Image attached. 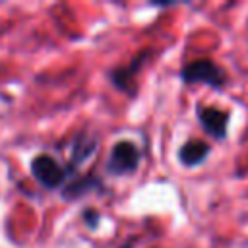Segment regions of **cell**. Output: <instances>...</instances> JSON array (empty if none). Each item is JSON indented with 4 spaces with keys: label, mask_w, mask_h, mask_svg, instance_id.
Listing matches in <instances>:
<instances>
[{
    "label": "cell",
    "mask_w": 248,
    "mask_h": 248,
    "mask_svg": "<svg viewBox=\"0 0 248 248\" xmlns=\"http://www.w3.org/2000/svg\"><path fill=\"white\" fill-rule=\"evenodd\" d=\"M180 79L184 83H203L211 89H223L227 85V72L217 62L209 58H200L194 62H188L180 70Z\"/></svg>",
    "instance_id": "1"
},
{
    "label": "cell",
    "mask_w": 248,
    "mask_h": 248,
    "mask_svg": "<svg viewBox=\"0 0 248 248\" xmlns=\"http://www.w3.org/2000/svg\"><path fill=\"white\" fill-rule=\"evenodd\" d=\"M31 174L46 190H56L68 178L66 167H62L52 155L46 153H41L31 161Z\"/></svg>",
    "instance_id": "2"
},
{
    "label": "cell",
    "mask_w": 248,
    "mask_h": 248,
    "mask_svg": "<svg viewBox=\"0 0 248 248\" xmlns=\"http://www.w3.org/2000/svg\"><path fill=\"white\" fill-rule=\"evenodd\" d=\"M140 165V149L132 141H118L110 149V157L107 161V170L110 174H128L134 172Z\"/></svg>",
    "instance_id": "3"
},
{
    "label": "cell",
    "mask_w": 248,
    "mask_h": 248,
    "mask_svg": "<svg viewBox=\"0 0 248 248\" xmlns=\"http://www.w3.org/2000/svg\"><path fill=\"white\" fill-rule=\"evenodd\" d=\"M196 116H198V122H200V126L203 128V132L207 136H211L217 141L227 140L229 120H231V112L229 110H223V108H217V107L198 105Z\"/></svg>",
    "instance_id": "4"
},
{
    "label": "cell",
    "mask_w": 248,
    "mask_h": 248,
    "mask_svg": "<svg viewBox=\"0 0 248 248\" xmlns=\"http://www.w3.org/2000/svg\"><path fill=\"white\" fill-rule=\"evenodd\" d=\"M211 153V145L203 140H188L178 147V161L192 169V167H200L202 163H205V159Z\"/></svg>",
    "instance_id": "5"
},
{
    "label": "cell",
    "mask_w": 248,
    "mask_h": 248,
    "mask_svg": "<svg viewBox=\"0 0 248 248\" xmlns=\"http://www.w3.org/2000/svg\"><path fill=\"white\" fill-rule=\"evenodd\" d=\"M147 54H149V52L145 50V52L138 54V56L132 60L130 66H120V68L112 70L108 78H110V81L114 83V87H118L120 91L128 93V95H134V91H136V83H134L136 72L140 70V66H141V62H143V58H145Z\"/></svg>",
    "instance_id": "6"
},
{
    "label": "cell",
    "mask_w": 248,
    "mask_h": 248,
    "mask_svg": "<svg viewBox=\"0 0 248 248\" xmlns=\"http://www.w3.org/2000/svg\"><path fill=\"white\" fill-rule=\"evenodd\" d=\"M97 151V140L87 136L85 132L78 134L76 140H74V147H72V153H70V163L66 167L68 174L74 172L76 169H79L87 159H91V155Z\"/></svg>",
    "instance_id": "7"
},
{
    "label": "cell",
    "mask_w": 248,
    "mask_h": 248,
    "mask_svg": "<svg viewBox=\"0 0 248 248\" xmlns=\"http://www.w3.org/2000/svg\"><path fill=\"white\" fill-rule=\"evenodd\" d=\"M101 186V180L97 174H85V176H79V178H74L68 186H64L62 190V196L64 200H74V198H79L87 192H91L93 188Z\"/></svg>",
    "instance_id": "8"
},
{
    "label": "cell",
    "mask_w": 248,
    "mask_h": 248,
    "mask_svg": "<svg viewBox=\"0 0 248 248\" xmlns=\"http://www.w3.org/2000/svg\"><path fill=\"white\" fill-rule=\"evenodd\" d=\"M81 217H83V221L87 223V227H89V229H95V227H97V223H99V213H97L95 209H83Z\"/></svg>",
    "instance_id": "9"
}]
</instances>
